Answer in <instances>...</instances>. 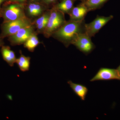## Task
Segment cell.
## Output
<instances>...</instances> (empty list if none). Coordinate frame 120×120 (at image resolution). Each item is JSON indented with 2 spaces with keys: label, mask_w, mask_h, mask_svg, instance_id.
Wrapping results in <instances>:
<instances>
[{
  "label": "cell",
  "mask_w": 120,
  "mask_h": 120,
  "mask_svg": "<svg viewBox=\"0 0 120 120\" xmlns=\"http://www.w3.org/2000/svg\"><path fill=\"white\" fill-rule=\"evenodd\" d=\"M84 20L75 21L69 19L56 31L52 36L62 42L65 47L72 44L76 37L85 32Z\"/></svg>",
  "instance_id": "6da1fadb"
},
{
  "label": "cell",
  "mask_w": 120,
  "mask_h": 120,
  "mask_svg": "<svg viewBox=\"0 0 120 120\" xmlns=\"http://www.w3.org/2000/svg\"><path fill=\"white\" fill-rule=\"evenodd\" d=\"M32 25L31 21L26 16L7 22H3L1 26V35L3 38L13 35L22 28Z\"/></svg>",
  "instance_id": "7a4b0ae2"
},
{
  "label": "cell",
  "mask_w": 120,
  "mask_h": 120,
  "mask_svg": "<svg viewBox=\"0 0 120 120\" xmlns=\"http://www.w3.org/2000/svg\"><path fill=\"white\" fill-rule=\"evenodd\" d=\"M64 14L54 7L50 11L47 26L44 30L46 37H49L52 35L67 22Z\"/></svg>",
  "instance_id": "3957f363"
},
{
  "label": "cell",
  "mask_w": 120,
  "mask_h": 120,
  "mask_svg": "<svg viewBox=\"0 0 120 120\" xmlns=\"http://www.w3.org/2000/svg\"><path fill=\"white\" fill-rule=\"evenodd\" d=\"M0 16L4 19V22L16 20L26 16L23 5L17 4L9 5L1 9Z\"/></svg>",
  "instance_id": "277c9868"
},
{
  "label": "cell",
  "mask_w": 120,
  "mask_h": 120,
  "mask_svg": "<svg viewBox=\"0 0 120 120\" xmlns=\"http://www.w3.org/2000/svg\"><path fill=\"white\" fill-rule=\"evenodd\" d=\"M113 18L112 15L109 16H98L92 22L89 23H85V33L91 38L94 37L101 29Z\"/></svg>",
  "instance_id": "5b68a950"
},
{
  "label": "cell",
  "mask_w": 120,
  "mask_h": 120,
  "mask_svg": "<svg viewBox=\"0 0 120 120\" xmlns=\"http://www.w3.org/2000/svg\"><path fill=\"white\" fill-rule=\"evenodd\" d=\"M72 45H75L77 49L86 55L90 53L95 47L91 41V38L85 32L78 35Z\"/></svg>",
  "instance_id": "8992f818"
},
{
  "label": "cell",
  "mask_w": 120,
  "mask_h": 120,
  "mask_svg": "<svg viewBox=\"0 0 120 120\" xmlns=\"http://www.w3.org/2000/svg\"><path fill=\"white\" fill-rule=\"evenodd\" d=\"M32 25L22 28L16 34L8 37V41L12 45L15 46L24 44L34 33Z\"/></svg>",
  "instance_id": "52a82bcc"
},
{
  "label": "cell",
  "mask_w": 120,
  "mask_h": 120,
  "mask_svg": "<svg viewBox=\"0 0 120 120\" xmlns=\"http://www.w3.org/2000/svg\"><path fill=\"white\" fill-rule=\"evenodd\" d=\"M113 79L120 80V75L117 69L101 68L90 81L93 82Z\"/></svg>",
  "instance_id": "ba28073f"
},
{
  "label": "cell",
  "mask_w": 120,
  "mask_h": 120,
  "mask_svg": "<svg viewBox=\"0 0 120 120\" xmlns=\"http://www.w3.org/2000/svg\"><path fill=\"white\" fill-rule=\"evenodd\" d=\"M89 11H90L87 8L82 4L77 7H74L68 14L70 20L75 21H83Z\"/></svg>",
  "instance_id": "9c48e42d"
},
{
  "label": "cell",
  "mask_w": 120,
  "mask_h": 120,
  "mask_svg": "<svg viewBox=\"0 0 120 120\" xmlns=\"http://www.w3.org/2000/svg\"><path fill=\"white\" fill-rule=\"evenodd\" d=\"M1 52L5 61L10 67H13L16 60L15 52L11 50L9 46L3 45L1 47Z\"/></svg>",
  "instance_id": "30bf717a"
},
{
  "label": "cell",
  "mask_w": 120,
  "mask_h": 120,
  "mask_svg": "<svg viewBox=\"0 0 120 120\" xmlns=\"http://www.w3.org/2000/svg\"><path fill=\"white\" fill-rule=\"evenodd\" d=\"M68 83L75 94L79 97L82 101H84L88 92V88L84 85L73 82L69 80Z\"/></svg>",
  "instance_id": "8fae6325"
},
{
  "label": "cell",
  "mask_w": 120,
  "mask_h": 120,
  "mask_svg": "<svg viewBox=\"0 0 120 120\" xmlns=\"http://www.w3.org/2000/svg\"><path fill=\"white\" fill-rule=\"evenodd\" d=\"M20 56L19 58H16V63L22 71H28L30 68V57L26 56L23 55L22 51L20 52Z\"/></svg>",
  "instance_id": "7c38bea8"
},
{
  "label": "cell",
  "mask_w": 120,
  "mask_h": 120,
  "mask_svg": "<svg viewBox=\"0 0 120 120\" xmlns=\"http://www.w3.org/2000/svg\"><path fill=\"white\" fill-rule=\"evenodd\" d=\"M74 0H62L54 8L64 14L67 13L68 15L74 7Z\"/></svg>",
  "instance_id": "4fadbf2b"
},
{
  "label": "cell",
  "mask_w": 120,
  "mask_h": 120,
  "mask_svg": "<svg viewBox=\"0 0 120 120\" xmlns=\"http://www.w3.org/2000/svg\"><path fill=\"white\" fill-rule=\"evenodd\" d=\"M40 43L37 35L34 33L28 38L24 44V47L30 52H33Z\"/></svg>",
  "instance_id": "5bb4252c"
},
{
  "label": "cell",
  "mask_w": 120,
  "mask_h": 120,
  "mask_svg": "<svg viewBox=\"0 0 120 120\" xmlns=\"http://www.w3.org/2000/svg\"><path fill=\"white\" fill-rule=\"evenodd\" d=\"M108 0H86L82 4L86 6L89 11L99 8Z\"/></svg>",
  "instance_id": "9a60e30c"
},
{
  "label": "cell",
  "mask_w": 120,
  "mask_h": 120,
  "mask_svg": "<svg viewBox=\"0 0 120 120\" xmlns=\"http://www.w3.org/2000/svg\"><path fill=\"white\" fill-rule=\"evenodd\" d=\"M43 8L42 6L38 4L32 3L28 5V14L32 16H37L41 14L43 12Z\"/></svg>",
  "instance_id": "2e32d148"
},
{
  "label": "cell",
  "mask_w": 120,
  "mask_h": 120,
  "mask_svg": "<svg viewBox=\"0 0 120 120\" xmlns=\"http://www.w3.org/2000/svg\"><path fill=\"white\" fill-rule=\"evenodd\" d=\"M49 16L50 12L45 13L36 20L35 22V25L37 26L45 22H48Z\"/></svg>",
  "instance_id": "e0dca14e"
},
{
  "label": "cell",
  "mask_w": 120,
  "mask_h": 120,
  "mask_svg": "<svg viewBox=\"0 0 120 120\" xmlns=\"http://www.w3.org/2000/svg\"><path fill=\"white\" fill-rule=\"evenodd\" d=\"M3 38L1 37V34L0 35V47H1L4 45V41L3 40Z\"/></svg>",
  "instance_id": "ac0fdd59"
},
{
  "label": "cell",
  "mask_w": 120,
  "mask_h": 120,
  "mask_svg": "<svg viewBox=\"0 0 120 120\" xmlns=\"http://www.w3.org/2000/svg\"><path fill=\"white\" fill-rule=\"evenodd\" d=\"M9 0L12 2H23L25 1L26 0Z\"/></svg>",
  "instance_id": "d6986e66"
},
{
  "label": "cell",
  "mask_w": 120,
  "mask_h": 120,
  "mask_svg": "<svg viewBox=\"0 0 120 120\" xmlns=\"http://www.w3.org/2000/svg\"><path fill=\"white\" fill-rule=\"evenodd\" d=\"M45 0V2L48 4H51L54 2L56 0Z\"/></svg>",
  "instance_id": "ffe728a7"
},
{
  "label": "cell",
  "mask_w": 120,
  "mask_h": 120,
  "mask_svg": "<svg viewBox=\"0 0 120 120\" xmlns=\"http://www.w3.org/2000/svg\"><path fill=\"white\" fill-rule=\"evenodd\" d=\"M5 0H0V17H1V5L2 2L5 1Z\"/></svg>",
  "instance_id": "44dd1931"
},
{
  "label": "cell",
  "mask_w": 120,
  "mask_h": 120,
  "mask_svg": "<svg viewBox=\"0 0 120 120\" xmlns=\"http://www.w3.org/2000/svg\"><path fill=\"white\" fill-rule=\"evenodd\" d=\"M117 70L118 71V72H119V74L120 75V65L118 67V68H117Z\"/></svg>",
  "instance_id": "7402d4cb"
},
{
  "label": "cell",
  "mask_w": 120,
  "mask_h": 120,
  "mask_svg": "<svg viewBox=\"0 0 120 120\" xmlns=\"http://www.w3.org/2000/svg\"><path fill=\"white\" fill-rule=\"evenodd\" d=\"M32 1H35L38 0H31Z\"/></svg>",
  "instance_id": "603a6c76"
},
{
  "label": "cell",
  "mask_w": 120,
  "mask_h": 120,
  "mask_svg": "<svg viewBox=\"0 0 120 120\" xmlns=\"http://www.w3.org/2000/svg\"><path fill=\"white\" fill-rule=\"evenodd\" d=\"M84 0L85 1V0Z\"/></svg>",
  "instance_id": "cb8c5ba5"
},
{
  "label": "cell",
  "mask_w": 120,
  "mask_h": 120,
  "mask_svg": "<svg viewBox=\"0 0 120 120\" xmlns=\"http://www.w3.org/2000/svg\"></svg>",
  "instance_id": "d4e9b609"
}]
</instances>
